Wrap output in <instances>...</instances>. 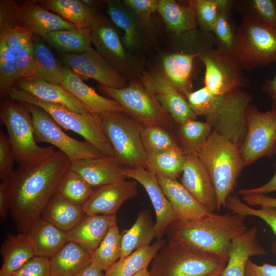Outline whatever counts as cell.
Listing matches in <instances>:
<instances>
[{
  "label": "cell",
  "instance_id": "obj_1",
  "mask_svg": "<svg viewBox=\"0 0 276 276\" xmlns=\"http://www.w3.org/2000/svg\"><path fill=\"white\" fill-rule=\"evenodd\" d=\"M71 162L60 150L41 163L19 167L5 180L10 199L9 214L18 233L26 234L41 214Z\"/></svg>",
  "mask_w": 276,
  "mask_h": 276
},
{
  "label": "cell",
  "instance_id": "obj_2",
  "mask_svg": "<svg viewBox=\"0 0 276 276\" xmlns=\"http://www.w3.org/2000/svg\"><path fill=\"white\" fill-rule=\"evenodd\" d=\"M246 216L233 213H212L189 221H175L167 228L168 241L182 243L194 249L228 260L233 240L247 230Z\"/></svg>",
  "mask_w": 276,
  "mask_h": 276
},
{
  "label": "cell",
  "instance_id": "obj_3",
  "mask_svg": "<svg viewBox=\"0 0 276 276\" xmlns=\"http://www.w3.org/2000/svg\"><path fill=\"white\" fill-rule=\"evenodd\" d=\"M197 156L206 167L213 182L217 211L226 206L237 179L244 168L240 146L213 130Z\"/></svg>",
  "mask_w": 276,
  "mask_h": 276
},
{
  "label": "cell",
  "instance_id": "obj_4",
  "mask_svg": "<svg viewBox=\"0 0 276 276\" xmlns=\"http://www.w3.org/2000/svg\"><path fill=\"white\" fill-rule=\"evenodd\" d=\"M0 117L7 129L19 167L36 166L56 152L53 146L43 147L37 144L31 114L22 103L10 98L1 99Z\"/></svg>",
  "mask_w": 276,
  "mask_h": 276
},
{
  "label": "cell",
  "instance_id": "obj_5",
  "mask_svg": "<svg viewBox=\"0 0 276 276\" xmlns=\"http://www.w3.org/2000/svg\"><path fill=\"white\" fill-rule=\"evenodd\" d=\"M9 96L15 101L40 107L46 111L60 127L81 135L102 155L115 157L111 145L103 131L101 114L77 113L61 104L42 101L17 87L11 89Z\"/></svg>",
  "mask_w": 276,
  "mask_h": 276
},
{
  "label": "cell",
  "instance_id": "obj_6",
  "mask_svg": "<svg viewBox=\"0 0 276 276\" xmlns=\"http://www.w3.org/2000/svg\"><path fill=\"white\" fill-rule=\"evenodd\" d=\"M227 261L219 256L167 241L154 257L149 272L151 276H207L224 268Z\"/></svg>",
  "mask_w": 276,
  "mask_h": 276
},
{
  "label": "cell",
  "instance_id": "obj_7",
  "mask_svg": "<svg viewBox=\"0 0 276 276\" xmlns=\"http://www.w3.org/2000/svg\"><path fill=\"white\" fill-rule=\"evenodd\" d=\"M101 116L103 131L115 157L127 168H146L147 155L142 140L143 125L123 111L107 112Z\"/></svg>",
  "mask_w": 276,
  "mask_h": 276
},
{
  "label": "cell",
  "instance_id": "obj_8",
  "mask_svg": "<svg viewBox=\"0 0 276 276\" xmlns=\"http://www.w3.org/2000/svg\"><path fill=\"white\" fill-rule=\"evenodd\" d=\"M235 56L243 70L276 63V26L252 18H243L237 29Z\"/></svg>",
  "mask_w": 276,
  "mask_h": 276
},
{
  "label": "cell",
  "instance_id": "obj_9",
  "mask_svg": "<svg viewBox=\"0 0 276 276\" xmlns=\"http://www.w3.org/2000/svg\"><path fill=\"white\" fill-rule=\"evenodd\" d=\"M252 100L251 95L241 88L223 96L214 95L202 117L213 130L240 147L246 133V112Z\"/></svg>",
  "mask_w": 276,
  "mask_h": 276
},
{
  "label": "cell",
  "instance_id": "obj_10",
  "mask_svg": "<svg viewBox=\"0 0 276 276\" xmlns=\"http://www.w3.org/2000/svg\"><path fill=\"white\" fill-rule=\"evenodd\" d=\"M90 38L97 53L127 80L140 79L145 71L143 60L127 50L107 18L99 14L90 28Z\"/></svg>",
  "mask_w": 276,
  "mask_h": 276
},
{
  "label": "cell",
  "instance_id": "obj_11",
  "mask_svg": "<svg viewBox=\"0 0 276 276\" xmlns=\"http://www.w3.org/2000/svg\"><path fill=\"white\" fill-rule=\"evenodd\" d=\"M99 87L143 125L159 126L169 131L173 128L175 123L170 115L140 80H130L127 86L120 89L101 85Z\"/></svg>",
  "mask_w": 276,
  "mask_h": 276
},
{
  "label": "cell",
  "instance_id": "obj_12",
  "mask_svg": "<svg viewBox=\"0 0 276 276\" xmlns=\"http://www.w3.org/2000/svg\"><path fill=\"white\" fill-rule=\"evenodd\" d=\"M246 117V133L240 147L244 168L276 154V106L262 111L251 103Z\"/></svg>",
  "mask_w": 276,
  "mask_h": 276
},
{
  "label": "cell",
  "instance_id": "obj_13",
  "mask_svg": "<svg viewBox=\"0 0 276 276\" xmlns=\"http://www.w3.org/2000/svg\"><path fill=\"white\" fill-rule=\"evenodd\" d=\"M198 53L205 67L204 86L212 94L223 96L249 85V80L243 75L235 55L226 54L215 45L206 47Z\"/></svg>",
  "mask_w": 276,
  "mask_h": 276
},
{
  "label": "cell",
  "instance_id": "obj_14",
  "mask_svg": "<svg viewBox=\"0 0 276 276\" xmlns=\"http://www.w3.org/2000/svg\"><path fill=\"white\" fill-rule=\"evenodd\" d=\"M22 103L31 114L37 143H48L55 146L71 162L103 156L88 142L79 141L68 135L42 108L31 104Z\"/></svg>",
  "mask_w": 276,
  "mask_h": 276
},
{
  "label": "cell",
  "instance_id": "obj_15",
  "mask_svg": "<svg viewBox=\"0 0 276 276\" xmlns=\"http://www.w3.org/2000/svg\"><path fill=\"white\" fill-rule=\"evenodd\" d=\"M64 65L82 80L89 78L105 87L120 89L128 85L127 79L105 61L91 47L82 54H61Z\"/></svg>",
  "mask_w": 276,
  "mask_h": 276
},
{
  "label": "cell",
  "instance_id": "obj_16",
  "mask_svg": "<svg viewBox=\"0 0 276 276\" xmlns=\"http://www.w3.org/2000/svg\"><path fill=\"white\" fill-rule=\"evenodd\" d=\"M140 80L177 125L190 120L197 119V116L190 108L187 99L176 89L162 71L145 70Z\"/></svg>",
  "mask_w": 276,
  "mask_h": 276
},
{
  "label": "cell",
  "instance_id": "obj_17",
  "mask_svg": "<svg viewBox=\"0 0 276 276\" xmlns=\"http://www.w3.org/2000/svg\"><path fill=\"white\" fill-rule=\"evenodd\" d=\"M104 3L111 21L124 32L123 43L130 53L137 55L146 49L151 41V29L122 1L105 0Z\"/></svg>",
  "mask_w": 276,
  "mask_h": 276
},
{
  "label": "cell",
  "instance_id": "obj_18",
  "mask_svg": "<svg viewBox=\"0 0 276 276\" xmlns=\"http://www.w3.org/2000/svg\"><path fill=\"white\" fill-rule=\"evenodd\" d=\"M124 174L127 178L134 179L140 183L147 192L155 212L154 227L156 238L162 239L166 234L167 228L172 222L176 221V217L156 175L142 167L126 168Z\"/></svg>",
  "mask_w": 276,
  "mask_h": 276
},
{
  "label": "cell",
  "instance_id": "obj_19",
  "mask_svg": "<svg viewBox=\"0 0 276 276\" xmlns=\"http://www.w3.org/2000/svg\"><path fill=\"white\" fill-rule=\"evenodd\" d=\"M137 182L122 180L94 190L82 205L86 215H113L127 200L138 193Z\"/></svg>",
  "mask_w": 276,
  "mask_h": 276
},
{
  "label": "cell",
  "instance_id": "obj_20",
  "mask_svg": "<svg viewBox=\"0 0 276 276\" xmlns=\"http://www.w3.org/2000/svg\"><path fill=\"white\" fill-rule=\"evenodd\" d=\"M20 25L41 38L60 30L78 29L59 15L43 7L38 1H15Z\"/></svg>",
  "mask_w": 276,
  "mask_h": 276
},
{
  "label": "cell",
  "instance_id": "obj_21",
  "mask_svg": "<svg viewBox=\"0 0 276 276\" xmlns=\"http://www.w3.org/2000/svg\"><path fill=\"white\" fill-rule=\"evenodd\" d=\"M180 183L210 212L217 211L216 194L213 182L198 156L186 155Z\"/></svg>",
  "mask_w": 276,
  "mask_h": 276
},
{
  "label": "cell",
  "instance_id": "obj_22",
  "mask_svg": "<svg viewBox=\"0 0 276 276\" xmlns=\"http://www.w3.org/2000/svg\"><path fill=\"white\" fill-rule=\"evenodd\" d=\"M126 168L116 157L105 156L73 162L70 167L93 188L126 179Z\"/></svg>",
  "mask_w": 276,
  "mask_h": 276
},
{
  "label": "cell",
  "instance_id": "obj_23",
  "mask_svg": "<svg viewBox=\"0 0 276 276\" xmlns=\"http://www.w3.org/2000/svg\"><path fill=\"white\" fill-rule=\"evenodd\" d=\"M14 87L27 91L42 101L63 105L76 112L95 114L61 85L49 82L38 76L21 77Z\"/></svg>",
  "mask_w": 276,
  "mask_h": 276
},
{
  "label": "cell",
  "instance_id": "obj_24",
  "mask_svg": "<svg viewBox=\"0 0 276 276\" xmlns=\"http://www.w3.org/2000/svg\"><path fill=\"white\" fill-rule=\"evenodd\" d=\"M158 181L169 200L176 221H189L197 220L212 213L177 180H171L157 176Z\"/></svg>",
  "mask_w": 276,
  "mask_h": 276
},
{
  "label": "cell",
  "instance_id": "obj_25",
  "mask_svg": "<svg viewBox=\"0 0 276 276\" xmlns=\"http://www.w3.org/2000/svg\"><path fill=\"white\" fill-rule=\"evenodd\" d=\"M62 72L63 78L60 85L88 107L94 114L124 111L117 102L100 95L93 87L86 85L68 66H62Z\"/></svg>",
  "mask_w": 276,
  "mask_h": 276
},
{
  "label": "cell",
  "instance_id": "obj_26",
  "mask_svg": "<svg viewBox=\"0 0 276 276\" xmlns=\"http://www.w3.org/2000/svg\"><path fill=\"white\" fill-rule=\"evenodd\" d=\"M266 254V251L258 240V229L255 226L247 229L233 240L228 260L221 276H244L250 257Z\"/></svg>",
  "mask_w": 276,
  "mask_h": 276
},
{
  "label": "cell",
  "instance_id": "obj_27",
  "mask_svg": "<svg viewBox=\"0 0 276 276\" xmlns=\"http://www.w3.org/2000/svg\"><path fill=\"white\" fill-rule=\"evenodd\" d=\"M116 224V215H86L74 227L67 232L68 241L78 244L92 254L109 229Z\"/></svg>",
  "mask_w": 276,
  "mask_h": 276
},
{
  "label": "cell",
  "instance_id": "obj_28",
  "mask_svg": "<svg viewBox=\"0 0 276 276\" xmlns=\"http://www.w3.org/2000/svg\"><path fill=\"white\" fill-rule=\"evenodd\" d=\"M198 55V53L175 52L162 59V72L186 98L193 91L194 61Z\"/></svg>",
  "mask_w": 276,
  "mask_h": 276
},
{
  "label": "cell",
  "instance_id": "obj_29",
  "mask_svg": "<svg viewBox=\"0 0 276 276\" xmlns=\"http://www.w3.org/2000/svg\"><path fill=\"white\" fill-rule=\"evenodd\" d=\"M26 234L31 242L35 256L50 259L69 242L66 232L41 217L33 223Z\"/></svg>",
  "mask_w": 276,
  "mask_h": 276
},
{
  "label": "cell",
  "instance_id": "obj_30",
  "mask_svg": "<svg viewBox=\"0 0 276 276\" xmlns=\"http://www.w3.org/2000/svg\"><path fill=\"white\" fill-rule=\"evenodd\" d=\"M14 54L19 67L20 76L36 75L34 58V35L21 25L0 32Z\"/></svg>",
  "mask_w": 276,
  "mask_h": 276
},
{
  "label": "cell",
  "instance_id": "obj_31",
  "mask_svg": "<svg viewBox=\"0 0 276 276\" xmlns=\"http://www.w3.org/2000/svg\"><path fill=\"white\" fill-rule=\"evenodd\" d=\"M157 12L167 29L174 35H182L197 29L194 11L188 2L182 4L175 0H158Z\"/></svg>",
  "mask_w": 276,
  "mask_h": 276
},
{
  "label": "cell",
  "instance_id": "obj_32",
  "mask_svg": "<svg viewBox=\"0 0 276 276\" xmlns=\"http://www.w3.org/2000/svg\"><path fill=\"white\" fill-rule=\"evenodd\" d=\"M85 216L82 206L73 203L55 192L43 210L40 217L67 232Z\"/></svg>",
  "mask_w": 276,
  "mask_h": 276
},
{
  "label": "cell",
  "instance_id": "obj_33",
  "mask_svg": "<svg viewBox=\"0 0 276 276\" xmlns=\"http://www.w3.org/2000/svg\"><path fill=\"white\" fill-rule=\"evenodd\" d=\"M45 8L75 25L80 30H90L99 14L80 0H39Z\"/></svg>",
  "mask_w": 276,
  "mask_h": 276
},
{
  "label": "cell",
  "instance_id": "obj_34",
  "mask_svg": "<svg viewBox=\"0 0 276 276\" xmlns=\"http://www.w3.org/2000/svg\"><path fill=\"white\" fill-rule=\"evenodd\" d=\"M3 264L0 274H13L35 256L31 241L26 234H8L1 245Z\"/></svg>",
  "mask_w": 276,
  "mask_h": 276
},
{
  "label": "cell",
  "instance_id": "obj_35",
  "mask_svg": "<svg viewBox=\"0 0 276 276\" xmlns=\"http://www.w3.org/2000/svg\"><path fill=\"white\" fill-rule=\"evenodd\" d=\"M91 253L69 241L50 258L51 276H73L92 261Z\"/></svg>",
  "mask_w": 276,
  "mask_h": 276
},
{
  "label": "cell",
  "instance_id": "obj_36",
  "mask_svg": "<svg viewBox=\"0 0 276 276\" xmlns=\"http://www.w3.org/2000/svg\"><path fill=\"white\" fill-rule=\"evenodd\" d=\"M167 242L164 238L157 239L151 244L140 248L125 258L119 259L105 271L103 276H133L147 268L156 254Z\"/></svg>",
  "mask_w": 276,
  "mask_h": 276
},
{
  "label": "cell",
  "instance_id": "obj_37",
  "mask_svg": "<svg viewBox=\"0 0 276 276\" xmlns=\"http://www.w3.org/2000/svg\"><path fill=\"white\" fill-rule=\"evenodd\" d=\"M121 235L120 258L150 245L153 239L156 238V232L150 213L147 210L139 212L133 225L129 229L124 230Z\"/></svg>",
  "mask_w": 276,
  "mask_h": 276
},
{
  "label": "cell",
  "instance_id": "obj_38",
  "mask_svg": "<svg viewBox=\"0 0 276 276\" xmlns=\"http://www.w3.org/2000/svg\"><path fill=\"white\" fill-rule=\"evenodd\" d=\"M90 30H57L50 32L42 39L62 54H82L92 47Z\"/></svg>",
  "mask_w": 276,
  "mask_h": 276
},
{
  "label": "cell",
  "instance_id": "obj_39",
  "mask_svg": "<svg viewBox=\"0 0 276 276\" xmlns=\"http://www.w3.org/2000/svg\"><path fill=\"white\" fill-rule=\"evenodd\" d=\"M177 142L186 155H198L210 136L213 128L207 121L190 120L178 125Z\"/></svg>",
  "mask_w": 276,
  "mask_h": 276
},
{
  "label": "cell",
  "instance_id": "obj_40",
  "mask_svg": "<svg viewBox=\"0 0 276 276\" xmlns=\"http://www.w3.org/2000/svg\"><path fill=\"white\" fill-rule=\"evenodd\" d=\"M186 154L181 148L147 155L146 169L157 176L176 180L182 173Z\"/></svg>",
  "mask_w": 276,
  "mask_h": 276
},
{
  "label": "cell",
  "instance_id": "obj_41",
  "mask_svg": "<svg viewBox=\"0 0 276 276\" xmlns=\"http://www.w3.org/2000/svg\"><path fill=\"white\" fill-rule=\"evenodd\" d=\"M234 1L228 0L222 8L214 25L212 33L215 47L229 55H235L237 45V33L231 19Z\"/></svg>",
  "mask_w": 276,
  "mask_h": 276
},
{
  "label": "cell",
  "instance_id": "obj_42",
  "mask_svg": "<svg viewBox=\"0 0 276 276\" xmlns=\"http://www.w3.org/2000/svg\"><path fill=\"white\" fill-rule=\"evenodd\" d=\"M34 58L36 75L54 84H60L62 67L57 62L42 38L34 35Z\"/></svg>",
  "mask_w": 276,
  "mask_h": 276
},
{
  "label": "cell",
  "instance_id": "obj_43",
  "mask_svg": "<svg viewBox=\"0 0 276 276\" xmlns=\"http://www.w3.org/2000/svg\"><path fill=\"white\" fill-rule=\"evenodd\" d=\"M21 78L16 58L4 36L0 35V97L9 98L12 88Z\"/></svg>",
  "mask_w": 276,
  "mask_h": 276
},
{
  "label": "cell",
  "instance_id": "obj_44",
  "mask_svg": "<svg viewBox=\"0 0 276 276\" xmlns=\"http://www.w3.org/2000/svg\"><path fill=\"white\" fill-rule=\"evenodd\" d=\"M121 240L118 225H114L92 252V261L102 271H106L120 258Z\"/></svg>",
  "mask_w": 276,
  "mask_h": 276
},
{
  "label": "cell",
  "instance_id": "obj_45",
  "mask_svg": "<svg viewBox=\"0 0 276 276\" xmlns=\"http://www.w3.org/2000/svg\"><path fill=\"white\" fill-rule=\"evenodd\" d=\"M94 191L80 174L69 168L61 178L56 192L73 203L82 206Z\"/></svg>",
  "mask_w": 276,
  "mask_h": 276
},
{
  "label": "cell",
  "instance_id": "obj_46",
  "mask_svg": "<svg viewBox=\"0 0 276 276\" xmlns=\"http://www.w3.org/2000/svg\"><path fill=\"white\" fill-rule=\"evenodd\" d=\"M141 136L147 155L181 148L169 130L161 126L143 125Z\"/></svg>",
  "mask_w": 276,
  "mask_h": 276
},
{
  "label": "cell",
  "instance_id": "obj_47",
  "mask_svg": "<svg viewBox=\"0 0 276 276\" xmlns=\"http://www.w3.org/2000/svg\"><path fill=\"white\" fill-rule=\"evenodd\" d=\"M233 9L243 18H252L276 26V0L234 1Z\"/></svg>",
  "mask_w": 276,
  "mask_h": 276
},
{
  "label": "cell",
  "instance_id": "obj_48",
  "mask_svg": "<svg viewBox=\"0 0 276 276\" xmlns=\"http://www.w3.org/2000/svg\"><path fill=\"white\" fill-rule=\"evenodd\" d=\"M228 0H190L188 3L193 9L200 30L211 33L222 8Z\"/></svg>",
  "mask_w": 276,
  "mask_h": 276
},
{
  "label": "cell",
  "instance_id": "obj_49",
  "mask_svg": "<svg viewBox=\"0 0 276 276\" xmlns=\"http://www.w3.org/2000/svg\"><path fill=\"white\" fill-rule=\"evenodd\" d=\"M226 206L231 213L246 217L255 216L261 219L276 235V209L267 206L254 209L242 201L237 195H231L227 198ZM273 252L276 255V245H273Z\"/></svg>",
  "mask_w": 276,
  "mask_h": 276
},
{
  "label": "cell",
  "instance_id": "obj_50",
  "mask_svg": "<svg viewBox=\"0 0 276 276\" xmlns=\"http://www.w3.org/2000/svg\"><path fill=\"white\" fill-rule=\"evenodd\" d=\"M15 157L8 136L0 131V178L6 179L13 172Z\"/></svg>",
  "mask_w": 276,
  "mask_h": 276
},
{
  "label": "cell",
  "instance_id": "obj_51",
  "mask_svg": "<svg viewBox=\"0 0 276 276\" xmlns=\"http://www.w3.org/2000/svg\"><path fill=\"white\" fill-rule=\"evenodd\" d=\"M13 276H51L50 259L35 256L13 273Z\"/></svg>",
  "mask_w": 276,
  "mask_h": 276
},
{
  "label": "cell",
  "instance_id": "obj_52",
  "mask_svg": "<svg viewBox=\"0 0 276 276\" xmlns=\"http://www.w3.org/2000/svg\"><path fill=\"white\" fill-rule=\"evenodd\" d=\"M124 4L133 11L144 22L153 27L152 16L156 11L158 0H123Z\"/></svg>",
  "mask_w": 276,
  "mask_h": 276
},
{
  "label": "cell",
  "instance_id": "obj_53",
  "mask_svg": "<svg viewBox=\"0 0 276 276\" xmlns=\"http://www.w3.org/2000/svg\"><path fill=\"white\" fill-rule=\"evenodd\" d=\"M244 276H276V265H258L249 259L246 264Z\"/></svg>",
  "mask_w": 276,
  "mask_h": 276
},
{
  "label": "cell",
  "instance_id": "obj_54",
  "mask_svg": "<svg viewBox=\"0 0 276 276\" xmlns=\"http://www.w3.org/2000/svg\"><path fill=\"white\" fill-rule=\"evenodd\" d=\"M243 201L249 206H267L276 209V198L266 194H249L242 196Z\"/></svg>",
  "mask_w": 276,
  "mask_h": 276
},
{
  "label": "cell",
  "instance_id": "obj_55",
  "mask_svg": "<svg viewBox=\"0 0 276 276\" xmlns=\"http://www.w3.org/2000/svg\"><path fill=\"white\" fill-rule=\"evenodd\" d=\"M10 199L9 190L5 181L0 184V220L4 223L9 214Z\"/></svg>",
  "mask_w": 276,
  "mask_h": 276
},
{
  "label": "cell",
  "instance_id": "obj_56",
  "mask_svg": "<svg viewBox=\"0 0 276 276\" xmlns=\"http://www.w3.org/2000/svg\"><path fill=\"white\" fill-rule=\"evenodd\" d=\"M276 191V172L270 180L260 187L239 190L238 194L241 196L249 194H267Z\"/></svg>",
  "mask_w": 276,
  "mask_h": 276
},
{
  "label": "cell",
  "instance_id": "obj_57",
  "mask_svg": "<svg viewBox=\"0 0 276 276\" xmlns=\"http://www.w3.org/2000/svg\"><path fill=\"white\" fill-rule=\"evenodd\" d=\"M261 90L270 97L271 105L276 106V75L272 79L265 80L261 86Z\"/></svg>",
  "mask_w": 276,
  "mask_h": 276
},
{
  "label": "cell",
  "instance_id": "obj_58",
  "mask_svg": "<svg viewBox=\"0 0 276 276\" xmlns=\"http://www.w3.org/2000/svg\"><path fill=\"white\" fill-rule=\"evenodd\" d=\"M103 271L93 261L73 276H103Z\"/></svg>",
  "mask_w": 276,
  "mask_h": 276
},
{
  "label": "cell",
  "instance_id": "obj_59",
  "mask_svg": "<svg viewBox=\"0 0 276 276\" xmlns=\"http://www.w3.org/2000/svg\"><path fill=\"white\" fill-rule=\"evenodd\" d=\"M81 1L86 5L91 7L92 8L97 9L101 3L104 2L103 1H95V0H81Z\"/></svg>",
  "mask_w": 276,
  "mask_h": 276
},
{
  "label": "cell",
  "instance_id": "obj_60",
  "mask_svg": "<svg viewBox=\"0 0 276 276\" xmlns=\"http://www.w3.org/2000/svg\"><path fill=\"white\" fill-rule=\"evenodd\" d=\"M133 276H151L150 272L147 268H145Z\"/></svg>",
  "mask_w": 276,
  "mask_h": 276
},
{
  "label": "cell",
  "instance_id": "obj_61",
  "mask_svg": "<svg viewBox=\"0 0 276 276\" xmlns=\"http://www.w3.org/2000/svg\"><path fill=\"white\" fill-rule=\"evenodd\" d=\"M223 269L224 268H219L207 276H221Z\"/></svg>",
  "mask_w": 276,
  "mask_h": 276
},
{
  "label": "cell",
  "instance_id": "obj_62",
  "mask_svg": "<svg viewBox=\"0 0 276 276\" xmlns=\"http://www.w3.org/2000/svg\"><path fill=\"white\" fill-rule=\"evenodd\" d=\"M0 276H13V274H0Z\"/></svg>",
  "mask_w": 276,
  "mask_h": 276
}]
</instances>
